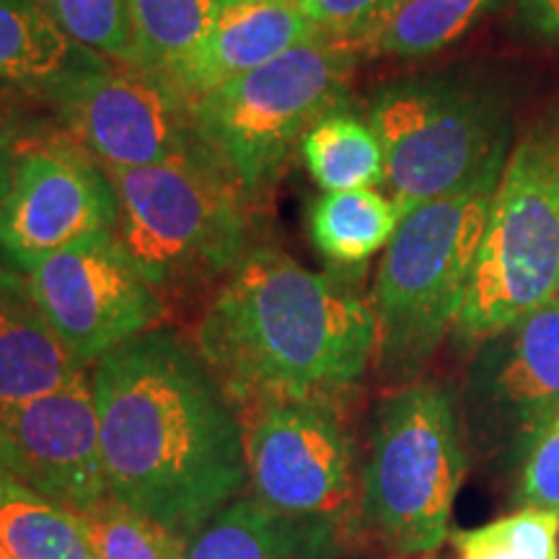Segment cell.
I'll return each mask as SVG.
<instances>
[{
    "instance_id": "24",
    "label": "cell",
    "mask_w": 559,
    "mask_h": 559,
    "mask_svg": "<svg viewBox=\"0 0 559 559\" xmlns=\"http://www.w3.org/2000/svg\"><path fill=\"white\" fill-rule=\"evenodd\" d=\"M81 519L96 559H179L185 547L181 536L111 498Z\"/></svg>"
},
{
    "instance_id": "6",
    "label": "cell",
    "mask_w": 559,
    "mask_h": 559,
    "mask_svg": "<svg viewBox=\"0 0 559 559\" xmlns=\"http://www.w3.org/2000/svg\"><path fill=\"white\" fill-rule=\"evenodd\" d=\"M358 47L313 37L267 66L192 99L194 143L243 194L262 198L293 145L340 107Z\"/></svg>"
},
{
    "instance_id": "16",
    "label": "cell",
    "mask_w": 559,
    "mask_h": 559,
    "mask_svg": "<svg viewBox=\"0 0 559 559\" xmlns=\"http://www.w3.org/2000/svg\"><path fill=\"white\" fill-rule=\"evenodd\" d=\"M88 373L62 345L24 272L0 267V409L37 400Z\"/></svg>"
},
{
    "instance_id": "36",
    "label": "cell",
    "mask_w": 559,
    "mask_h": 559,
    "mask_svg": "<svg viewBox=\"0 0 559 559\" xmlns=\"http://www.w3.org/2000/svg\"><path fill=\"white\" fill-rule=\"evenodd\" d=\"M0 559H11V555L3 547H0Z\"/></svg>"
},
{
    "instance_id": "7",
    "label": "cell",
    "mask_w": 559,
    "mask_h": 559,
    "mask_svg": "<svg viewBox=\"0 0 559 559\" xmlns=\"http://www.w3.org/2000/svg\"><path fill=\"white\" fill-rule=\"evenodd\" d=\"M557 283L559 130H539L506 160L453 337L474 349L551 304Z\"/></svg>"
},
{
    "instance_id": "34",
    "label": "cell",
    "mask_w": 559,
    "mask_h": 559,
    "mask_svg": "<svg viewBox=\"0 0 559 559\" xmlns=\"http://www.w3.org/2000/svg\"><path fill=\"white\" fill-rule=\"evenodd\" d=\"M402 0H383V9H381V19H379V24L383 21V16H386V13L394 9V5H400Z\"/></svg>"
},
{
    "instance_id": "18",
    "label": "cell",
    "mask_w": 559,
    "mask_h": 559,
    "mask_svg": "<svg viewBox=\"0 0 559 559\" xmlns=\"http://www.w3.org/2000/svg\"><path fill=\"white\" fill-rule=\"evenodd\" d=\"M99 58L75 45L41 0H0V83L50 94L68 73Z\"/></svg>"
},
{
    "instance_id": "12",
    "label": "cell",
    "mask_w": 559,
    "mask_h": 559,
    "mask_svg": "<svg viewBox=\"0 0 559 559\" xmlns=\"http://www.w3.org/2000/svg\"><path fill=\"white\" fill-rule=\"evenodd\" d=\"M466 443L515 461L559 415V306H542L474 347L459 396Z\"/></svg>"
},
{
    "instance_id": "33",
    "label": "cell",
    "mask_w": 559,
    "mask_h": 559,
    "mask_svg": "<svg viewBox=\"0 0 559 559\" xmlns=\"http://www.w3.org/2000/svg\"><path fill=\"white\" fill-rule=\"evenodd\" d=\"M247 3H298V0H218V9H234Z\"/></svg>"
},
{
    "instance_id": "25",
    "label": "cell",
    "mask_w": 559,
    "mask_h": 559,
    "mask_svg": "<svg viewBox=\"0 0 559 559\" xmlns=\"http://www.w3.org/2000/svg\"><path fill=\"white\" fill-rule=\"evenodd\" d=\"M55 24L83 50L138 68L130 0H41Z\"/></svg>"
},
{
    "instance_id": "10",
    "label": "cell",
    "mask_w": 559,
    "mask_h": 559,
    "mask_svg": "<svg viewBox=\"0 0 559 559\" xmlns=\"http://www.w3.org/2000/svg\"><path fill=\"white\" fill-rule=\"evenodd\" d=\"M24 277L47 324L83 368L158 326L166 313L160 290L128 254L117 230L91 234L41 257Z\"/></svg>"
},
{
    "instance_id": "23",
    "label": "cell",
    "mask_w": 559,
    "mask_h": 559,
    "mask_svg": "<svg viewBox=\"0 0 559 559\" xmlns=\"http://www.w3.org/2000/svg\"><path fill=\"white\" fill-rule=\"evenodd\" d=\"M487 3L489 0H402L383 16L362 50L368 47L396 58H425L456 41Z\"/></svg>"
},
{
    "instance_id": "26",
    "label": "cell",
    "mask_w": 559,
    "mask_h": 559,
    "mask_svg": "<svg viewBox=\"0 0 559 559\" xmlns=\"http://www.w3.org/2000/svg\"><path fill=\"white\" fill-rule=\"evenodd\" d=\"M519 500L523 508H542L559 515V415L523 453Z\"/></svg>"
},
{
    "instance_id": "1",
    "label": "cell",
    "mask_w": 559,
    "mask_h": 559,
    "mask_svg": "<svg viewBox=\"0 0 559 559\" xmlns=\"http://www.w3.org/2000/svg\"><path fill=\"white\" fill-rule=\"evenodd\" d=\"M88 376L111 500L187 539L247 492L241 409L194 342L153 326Z\"/></svg>"
},
{
    "instance_id": "14",
    "label": "cell",
    "mask_w": 559,
    "mask_h": 559,
    "mask_svg": "<svg viewBox=\"0 0 559 559\" xmlns=\"http://www.w3.org/2000/svg\"><path fill=\"white\" fill-rule=\"evenodd\" d=\"M0 428L13 456V477L45 498L79 515L109 498L88 373L37 400L3 407Z\"/></svg>"
},
{
    "instance_id": "37",
    "label": "cell",
    "mask_w": 559,
    "mask_h": 559,
    "mask_svg": "<svg viewBox=\"0 0 559 559\" xmlns=\"http://www.w3.org/2000/svg\"><path fill=\"white\" fill-rule=\"evenodd\" d=\"M555 304L559 306V283H557V293H555Z\"/></svg>"
},
{
    "instance_id": "9",
    "label": "cell",
    "mask_w": 559,
    "mask_h": 559,
    "mask_svg": "<svg viewBox=\"0 0 559 559\" xmlns=\"http://www.w3.org/2000/svg\"><path fill=\"white\" fill-rule=\"evenodd\" d=\"M249 487L293 519L342 528L358 508L355 443L334 402L272 400L241 412Z\"/></svg>"
},
{
    "instance_id": "32",
    "label": "cell",
    "mask_w": 559,
    "mask_h": 559,
    "mask_svg": "<svg viewBox=\"0 0 559 559\" xmlns=\"http://www.w3.org/2000/svg\"><path fill=\"white\" fill-rule=\"evenodd\" d=\"M0 469L13 474V456L9 449V440H5V436H3V428H0Z\"/></svg>"
},
{
    "instance_id": "5",
    "label": "cell",
    "mask_w": 559,
    "mask_h": 559,
    "mask_svg": "<svg viewBox=\"0 0 559 559\" xmlns=\"http://www.w3.org/2000/svg\"><path fill=\"white\" fill-rule=\"evenodd\" d=\"M495 190L472 187L402 215L370 296L379 326L373 360L389 386L417 381L456 326Z\"/></svg>"
},
{
    "instance_id": "22",
    "label": "cell",
    "mask_w": 559,
    "mask_h": 559,
    "mask_svg": "<svg viewBox=\"0 0 559 559\" xmlns=\"http://www.w3.org/2000/svg\"><path fill=\"white\" fill-rule=\"evenodd\" d=\"M218 16V0H130L138 68L169 81Z\"/></svg>"
},
{
    "instance_id": "35",
    "label": "cell",
    "mask_w": 559,
    "mask_h": 559,
    "mask_svg": "<svg viewBox=\"0 0 559 559\" xmlns=\"http://www.w3.org/2000/svg\"><path fill=\"white\" fill-rule=\"evenodd\" d=\"M396 559H445V557H438L436 551H432V555H419V557H396Z\"/></svg>"
},
{
    "instance_id": "31",
    "label": "cell",
    "mask_w": 559,
    "mask_h": 559,
    "mask_svg": "<svg viewBox=\"0 0 559 559\" xmlns=\"http://www.w3.org/2000/svg\"><path fill=\"white\" fill-rule=\"evenodd\" d=\"M16 156H19V151L13 148L11 122L0 115V200L5 198V192H9V187H11Z\"/></svg>"
},
{
    "instance_id": "17",
    "label": "cell",
    "mask_w": 559,
    "mask_h": 559,
    "mask_svg": "<svg viewBox=\"0 0 559 559\" xmlns=\"http://www.w3.org/2000/svg\"><path fill=\"white\" fill-rule=\"evenodd\" d=\"M340 531L243 492L185 539L179 559H334Z\"/></svg>"
},
{
    "instance_id": "28",
    "label": "cell",
    "mask_w": 559,
    "mask_h": 559,
    "mask_svg": "<svg viewBox=\"0 0 559 559\" xmlns=\"http://www.w3.org/2000/svg\"><path fill=\"white\" fill-rule=\"evenodd\" d=\"M500 523L521 559H559L557 513L542 508H523L508 519H500Z\"/></svg>"
},
{
    "instance_id": "3",
    "label": "cell",
    "mask_w": 559,
    "mask_h": 559,
    "mask_svg": "<svg viewBox=\"0 0 559 559\" xmlns=\"http://www.w3.org/2000/svg\"><path fill=\"white\" fill-rule=\"evenodd\" d=\"M104 171L117 236L158 290L221 285L254 249L251 200L198 143L160 164Z\"/></svg>"
},
{
    "instance_id": "27",
    "label": "cell",
    "mask_w": 559,
    "mask_h": 559,
    "mask_svg": "<svg viewBox=\"0 0 559 559\" xmlns=\"http://www.w3.org/2000/svg\"><path fill=\"white\" fill-rule=\"evenodd\" d=\"M298 5L319 37L362 50L366 39L379 26L383 0H298Z\"/></svg>"
},
{
    "instance_id": "8",
    "label": "cell",
    "mask_w": 559,
    "mask_h": 559,
    "mask_svg": "<svg viewBox=\"0 0 559 559\" xmlns=\"http://www.w3.org/2000/svg\"><path fill=\"white\" fill-rule=\"evenodd\" d=\"M391 200L402 215L481 185L506 169L508 124L498 104L466 83L407 79L370 104Z\"/></svg>"
},
{
    "instance_id": "21",
    "label": "cell",
    "mask_w": 559,
    "mask_h": 559,
    "mask_svg": "<svg viewBox=\"0 0 559 559\" xmlns=\"http://www.w3.org/2000/svg\"><path fill=\"white\" fill-rule=\"evenodd\" d=\"M300 153L324 192L373 190L386 181L379 135L347 111L321 117L300 140Z\"/></svg>"
},
{
    "instance_id": "19",
    "label": "cell",
    "mask_w": 559,
    "mask_h": 559,
    "mask_svg": "<svg viewBox=\"0 0 559 559\" xmlns=\"http://www.w3.org/2000/svg\"><path fill=\"white\" fill-rule=\"evenodd\" d=\"M0 547L11 559H96L86 523L0 469Z\"/></svg>"
},
{
    "instance_id": "20",
    "label": "cell",
    "mask_w": 559,
    "mask_h": 559,
    "mask_svg": "<svg viewBox=\"0 0 559 559\" xmlns=\"http://www.w3.org/2000/svg\"><path fill=\"white\" fill-rule=\"evenodd\" d=\"M402 223L394 200L376 190L324 192L313 202L309 230L321 254L337 264H360L386 249Z\"/></svg>"
},
{
    "instance_id": "15",
    "label": "cell",
    "mask_w": 559,
    "mask_h": 559,
    "mask_svg": "<svg viewBox=\"0 0 559 559\" xmlns=\"http://www.w3.org/2000/svg\"><path fill=\"white\" fill-rule=\"evenodd\" d=\"M313 37H319V32L298 3H247L218 9L205 39L181 62L169 83L190 104Z\"/></svg>"
},
{
    "instance_id": "29",
    "label": "cell",
    "mask_w": 559,
    "mask_h": 559,
    "mask_svg": "<svg viewBox=\"0 0 559 559\" xmlns=\"http://www.w3.org/2000/svg\"><path fill=\"white\" fill-rule=\"evenodd\" d=\"M453 544L459 549V559H521L500 521L487 523L481 528L461 531L453 536Z\"/></svg>"
},
{
    "instance_id": "30",
    "label": "cell",
    "mask_w": 559,
    "mask_h": 559,
    "mask_svg": "<svg viewBox=\"0 0 559 559\" xmlns=\"http://www.w3.org/2000/svg\"><path fill=\"white\" fill-rule=\"evenodd\" d=\"M519 5L531 29L559 41V0H519Z\"/></svg>"
},
{
    "instance_id": "13",
    "label": "cell",
    "mask_w": 559,
    "mask_h": 559,
    "mask_svg": "<svg viewBox=\"0 0 559 559\" xmlns=\"http://www.w3.org/2000/svg\"><path fill=\"white\" fill-rule=\"evenodd\" d=\"M102 230H117L115 187L73 138L19 151L0 200V254L26 272L41 257Z\"/></svg>"
},
{
    "instance_id": "2",
    "label": "cell",
    "mask_w": 559,
    "mask_h": 559,
    "mask_svg": "<svg viewBox=\"0 0 559 559\" xmlns=\"http://www.w3.org/2000/svg\"><path fill=\"white\" fill-rule=\"evenodd\" d=\"M370 300L285 251L254 247L202 313L194 347L236 407L272 400L334 402L376 358Z\"/></svg>"
},
{
    "instance_id": "11",
    "label": "cell",
    "mask_w": 559,
    "mask_h": 559,
    "mask_svg": "<svg viewBox=\"0 0 559 559\" xmlns=\"http://www.w3.org/2000/svg\"><path fill=\"white\" fill-rule=\"evenodd\" d=\"M68 135L104 169H135L192 148L187 99L166 79L111 60L68 73L50 94Z\"/></svg>"
},
{
    "instance_id": "4",
    "label": "cell",
    "mask_w": 559,
    "mask_h": 559,
    "mask_svg": "<svg viewBox=\"0 0 559 559\" xmlns=\"http://www.w3.org/2000/svg\"><path fill=\"white\" fill-rule=\"evenodd\" d=\"M459 396L438 381H412L376 409L360 466L358 519L394 557L432 555L451 536L466 477Z\"/></svg>"
}]
</instances>
